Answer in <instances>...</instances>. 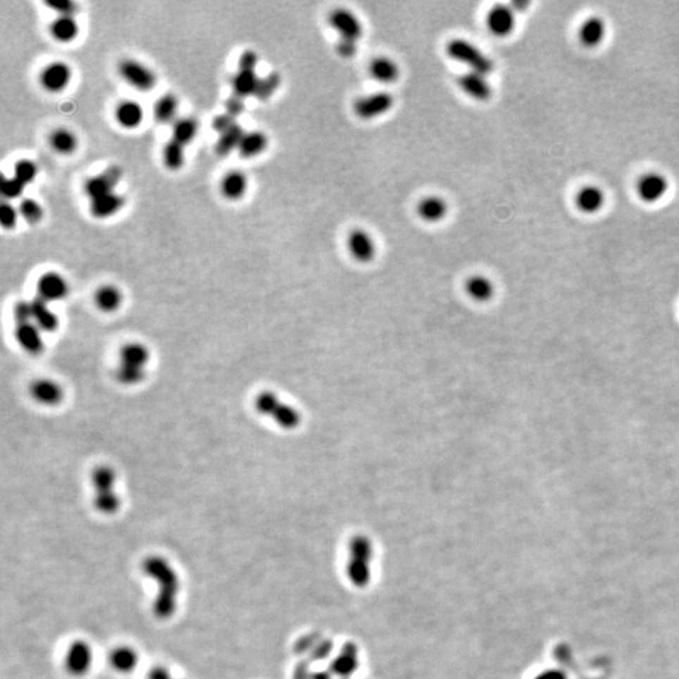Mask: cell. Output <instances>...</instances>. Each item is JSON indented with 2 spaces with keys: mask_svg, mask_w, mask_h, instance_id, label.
Returning a JSON list of instances; mask_svg holds the SVG:
<instances>
[{
  "mask_svg": "<svg viewBox=\"0 0 679 679\" xmlns=\"http://www.w3.org/2000/svg\"><path fill=\"white\" fill-rule=\"evenodd\" d=\"M37 166L30 160H19L14 166V176L24 185L33 182L37 176Z\"/></svg>",
  "mask_w": 679,
  "mask_h": 679,
  "instance_id": "41",
  "label": "cell"
},
{
  "mask_svg": "<svg viewBox=\"0 0 679 679\" xmlns=\"http://www.w3.org/2000/svg\"><path fill=\"white\" fill-rule=\"evenodd\" d=\"M30 395L39 404L54 406L62 401L65 392L57 381L41 379L30 385Z\"/></svg>",
  "mask_w": 679,
  "mask_h": 679,
  "instance_id": "19",
  "label": "cell"
},
{
  "mask_svg": "<svg viewBox=\"0 0 679 679\" xmlns=\"http://www.w3.org/2000/svg\"><path fill=\"white\" fill-rule=\"evenodd\" d=\"M173 679H177V678H175V677H174V678H173Z\"/></svg>",
  "mask_w": 679,
  "mask_h": 679,
  "instance_id": "52",
  "label": "cell"
},
{
  "mask_svg": "<svg viewBox=\"0 0 679 679\" xmlns=\"http://www.w3.org/2000/svg\"><path fill=\"white\" fill-rule=\"evenodd\" d=\"M94 488V507L101 513L112 515L120 509V497L116 493V472L108 466H101L92 473Z\"/></svg>",
  "mask_w": 679,
  "mask_h": 679,
  "instance_id": "4",
  "label": "cell"
},
{
  "mask_svg": "<svg viewBox=\"0 0 679 679\" xmlns=\"http://www.w3.org/2000/svg\"><path fill=\"white\" fill-rule=\"evenodd\" d=\"M257 62L258 57L256 52H253V51H246V52L240 56L238 70H256Z\"/></svg>",
  "mask_w": 679,
  "mask_h": 679,
  "instance_id": "50",
  "label": "cell"
},
{
  "mask_svg": "<svg viewBox=\"0 0 679 679\" xmlns=\"http://www.w3.org/2000/svg\"><path fill=\"white\" fill-rule=\"evenodd\" d=\"M70 80V70L65 63H52L42 72V86L49 92H59L68 85Z\"/></svg>",
  "mask_w": 679,
  "mask_h": 679,
  "instance_id": "22",
  "label": "cell"
},
{
  "mask_svg": "<svg viewBox=\"0 0 679 679\" xmlns=\"http://www.w3.org/2000/svg\"><path fill=\"white\" fill-rule=\"evenodd\" d=\"M445 51L451 59L467 66L469 70H473L480 75L487 76L494 68L492 59L467 39H463V38L451 39L447 44Z\"/></svg>",
  "mask_w": 679,
  "mask_h": 679,
  "instance_id": "5",
  "label": "cell"
},
{
  "mask_svg": "<svg viewBox=\"0 0 679 679\" xmlns=\"http://www.w3.org/2000/svg\"><path fill=\"white\" fill-rule=\"evenodd\" d=\"M37 292L39 299L51 304L65 299L68 294V285L62 275L49 272L39 278L37 285Z\"/></svg>",
  "mask_w": 679,
  "mask_h": 679,
  "instance_id": "16",
  "label": "cell"
},
{
  "mask_svg": "<svg viewBox=\"0 0 679 679\" xmlns=\"http://www.w3.org/2000/svg\"><path fill=\"white\" fill-rule=\"evenodd\" d=\"M235 123H235V118L225 112V113L219 115L213 120V129L216 130L219 134H222L224 131L233 127Z\"/></svg>",
  "mask_w": 679,
  "mask_h": 679,
  "instance_id": "49",
  "label": "cell"
},
{
  "mask_svg": "<svg viewBox=\"0 0 679 679\" xmlns=\"http://www.w3.org/2000/svg\"><path fill=\"white\" fill-rule=\"evenodd\" d=\"M370 76L380 83H394L400 76L397 62L389 57H376L369 65Z\"/></svg>",
  "mask_w": 679,
  "mask_h": 679,
  "instance_id": "26",
  "label": "cell"
},
{
  "mask_svg": "<svg viewBox=\"0 0 679 679\" xmlns=\"http://www.w3.org/2000/svg\"><path fill=\"white\" fill-rule=\"evenodd\" d=\"M606 35V24L600 17L585 19L579 28V41L584 47L595 48L603 43Z\"/></svg>",
  "mask_w": 679,
  "mask_h": 679,
  "instance_id": "21",
  "label": "cell"
},
{
  "mask_svg": "<svg viewBox=\"0 0 679 679\" xmlns=\"http://www.w3.org/2000/svg\"><path fill=\"white\" fill-rule=\"evenodd\" d=\"M144 573L158 583V597L154 604L155 613L160 618H168L176 608V597L179 592V576L164 557H147L142 565Z\"/></svg>",
  "mask_w": 679,
  "mask_h": 679,
  "instance_id": "1",
  "label": "cell"
},
{
  "mask_svg": "<svg viewBox=\"0 0 679 679\" xmlns=\"http://www.w3.org/2000/svg\"><path fill=\"white\" fill-rule=\"evenodd\" d=\"M532 679H568V675L560 668H547L536 674Z\"/></svg>",
  "mask_w": 679,
  "mask_h": 679,
  "instance_id": "51",
  "label": "cell"
},
{
  "mask_svg": "<svg viewBox=\"0 0 679 679\" xmlns=\"http://www.w3.org/2000/svg\"><path fill=\"white\" fill-rule=\"evenodd\" d=\"M164 163L168 169H180L184 164V145L171 139L164 149Z\"/></svg>",
  "mask_w": 679,
  "mask_h": 679,
  "instance_id": "40",
  "label": "cell"
},
{
  "mask_svg": "<svg viewBox=\"0 0 679 679\" xmlns=\"http://www.w3.org/2000/svg\"><path fill=\"white\" fill-rule=\"evenodd\" d=\"M256 408L262 416H270L283 429H294L301 423V414L291 405L280 400L273 392H262L256 399Z\"/></svg>",
  "mask_w": 679,
  "mask_h": 679,
  "instance_id": "6",
  "label": "cell"
},
{
  "mask_svg": "<svg viewBox=\"0 0 679 679\" xmlns=\"http://www.w3.org/2000/svg\"><path fill=\"white\" fill-rule=\"evenodd\" d=\"M280 85H281V76L277 72H272L263 78H259L256 92L253 96L259 101H267L275 94Z\"/></svg>",
  "mask_w": 679,
  "mask_h": 679,
  "instance_id": "38",
  "label": "cell"
},
{
  "mask_svg": "<svg viewBox=\"0 0 679 679\" xmlns=\"http://www.w3.org/2000/svg\"><path fill=\"white\" fill-rule=\"evenodd\" d=\"M220 187H222L223 195L225 198L230 200L239 199L246 193V175L239 171H232L224 176Z\"/></svg>",
  "mask_w": 679,
  "mask_h": 679,
  "instance_id": "31",
  "label": "cell"
},
{
  "mask_svg": "<svg viewBox=\"0 0 679 679\" xmlns=\"http://www.w3.org/2000/svg\"><path fill=\"white\" fill-rule=\"evenodd\" d=\"M416 213L424 222L438 223L447 216L448 204L440 197L429 195L416 205Z\"/></svg>",
  "mask_w": 679,
  "mask_h": 679,
  "instance_id": "25",
  "label": "cell"
},
{
  "mask_svg": "<svg viewBox=\"0 0 679 679\" xmlns=\"http://www.w3.org/2000/svg\"><path fill=\"white\" fill-rule=\"evenodd\" d=\"M669 182L661 173H647L639 177L637 193L639 198L648 204H654L667 194Z\"/></svg>",
  "mask_w": 679,
  "mask_h": 679,
  "instance_id": "11",
  "label": "cell"
},
{
  "mask_svg": "<svg viewBox=\"0 0 679 679\" xmlns=\"http://www.w3.org/2000/svg\"><path fill=\"white\" fill-rule=\"evenodd\" d=\"M96 305L104 312L118 310L123 304V294L115 286H104L96 293Z\"/></svg>",
  "mask_w": 679,
  "mask_h": 679,
  "instance_id": "33",
  "label": "cell"
},
{
  "mask_svg": "<svg viewBox=\"0 0 679 679\" xmlns=\"http://www.w3.org/2000/svg\"><path fill=\"white\" fill-rule=\"evenodd\" d=\"M108 664L118 674H130L135 671L139 662V652L129 644H120L112 648L108 653Z\"/></svg>",
  "mask_w": 679,
  "mask_h": 679,
  "instance_id": "15",
  "label": "cell"
},
{
  "mask_svg": "<svg viewBox=\"0 0 679 679\" xmlns=\"http://www.w3.org/2000/svg\"><path fill=\"white\" fill-rule=\"evenodd\" d=\"M123 177V170L116 165L110 166L101 173L100 175L94 176L86 182V193L91 200L102 197L105 194L113 193L118 182Z\"/></svg>",
  "mask_w": 679,
  "mask_h": 679,
  "instance_id": "14",
  "label": "cell"
},
{
  "mask_svg": "<svg viewBox=\"0 0 679 679\" xmlns=\"http://www.w3.org/2000/svg\"><path fill=\"white\" fill-rule=\"evenodd\" d=\"M576 206L586 214H594L603 208L605 204V193L602 187L597 185H586L581 187L576 194Z\"/></svg>",
  "mask_w": 679,
  "mask_h": 679,
  "instance_id": "24",
  "label": "cell"
},
{
  "mask_svg": "<svg viewBox=\"0 0 679 679\" xmlns=\"http://www.w3.org/2000/svg\"><path fill=\"white\" fill-rule=\"evenodd\" d=\"M466 291L468 293L471 299L485 302L488 301L493 296L494 287L492 282L490 281L485 275H472L467 280L466 283Z\"/></svg>",
  "mask_w": 679,
  "mask_h": 679,
  "instance_id": "29",
  "label": "cell"
},
{
  "mask_svg": "<svg viewBox=\"0 0 679 679\" xmlns=\"http://www.w3.org/2000/svg\"><path fill=\"white\" fill-rule=\"evenodd\" d=\"M32 305V317L33 323L41 330L42 332H53L58 328V317L49 309V304L35 297L30 301Z\"/></svg>",
  "mask_w": 679,
  "mask_h": 679,
  "instance_id": "23",
  "label": "cell"
},
{
  "mask_svg": "<svg viewBox=\"0 0 679 679\" xmlns=\"http://www.w3.org/2000/svg\"><path fill=\"white\" fill-rule=\"evenodd\" d=\"M177 111V100L174 94H165L155 105V118L158 123L173 121Z\"/></svg>",
  "mask_w": 679,
  "mask_h": 679,
  "instance_id": "37",
  "label": "cell"
},
{
  "mask_svg": "<svg viewBox=\"0 0 679 679\" xmlns=\"http://www.w3.org/2000/svg\"><path fill=\"white\" fill-rule=\"evenodd\" d=\"M347 248L352 257L360 263H369L376 254V244L373 237L363 229L356 228L347 237Z\"/></svg>",
  "mask_w": 679,
  "mask_h": 679,
  "instance_id": "13",
  "label": "cell"
},
{
  "mask_svg": "<svg viewBox=\"0 0 679 679\" xmlns=\"http://www.w3.org/2000/svg\"><path fill=\"white\" fill-rule=\"evenodd\" d=\"M267 144H268V139H267V136L264 135L263 132L252 131V132L244 134L238 150H239L240 155L244 156V158H254L259 154L263 153L264 149L267 147Z\"/></svg>",
  "mask_w": 679,
  "mask_h": 679,
  "instance_id": "30",
  "label": "cell"
},
{
  "mask_svg": "<svg viewBox=\"0 0 679 679\" xmlns=\"http://www.w3.org/2000/svg\"><path fill=\"white\" fill-rule=\"evenodd\" d=\"M458 85L464 94L480 102L490 100L492 96V87L487 81L486 76L473 70L459 76Z\"/></svg>",
  "mask_w": 679,
  "mask_h": 679,
  "instance_id": "17",
  "label": "cell"
},
{
  "mask_svg": "<svg viewBox=\"0 0 679 679\" xmlns=\"http://www.w3.org/2000/svg\"><path fill=\"white\" fill-rule=\"evenodd\" d=\"M244 108H246V104H244V99L240 97L238 94H233L230 96L228 100H227V104H225V111L230 116L237 118L239 115H242L244 112Z\"/></svg>",
  "mask_w": 679,
  "mask_h": 679,
  "instance_id": "46",
  "label": "cell"
},
{
  "mask_svg": "<svg viewBox=\"0 0 679 679\" xmlns=\"http://www.w3.org/2000/svg\"><path fill=\"white\" fill-rule=\"evenodd\" d=\"M51 145L59 154H70L76 149L77 140L68 130H57L51 136Z\"/></svg>",
  "mask_w": 679,
  "mask_h": 679,
  "instance_id": "39",
  "label": "cell"
},
{
  "mask_svg": "<svg viewBox=\"0 0 679 679\" xmlns=\"http://www.w3.org/2000/svg\"><path fill=\"white\" fill-rule=\"evenodd\" d=\"M19 213L30 224L39 222L43 217L41 205L33 199L22 200V203L19 205Z\"/></svg>",
  "mask_w": 679,
  "mask_h": 679,
  "instance_id": "42",
  "label": "cell"
},
{
  "mask_svg": "<svg viewBox=\"0 0 679 679\" xmlns=\"http://www.w3.org/2000/svg\"><path fill=\"white\" fill-rule=\"evenodd\" d=\"M258 78L256 70H238L233 78V89L235 94L240 97H247L249 94H254L257 88Z\"/></svg>",
  "mask_w": 679,
  "mask_h": 679,
  "instance_id": "34",
  "label": "cell"
},
{
  "mask_svg": "<svg viewBox=\"0 0 679 679\" xmlns=\"http://www.w3.org/2000/svg\"><path fill=\"white\" fill-rule=\"evenodd\" d=\"M334 649V643L330 642V640H323L320 643H317L313 649L311 650V654H312V659L313 661H323V659H326L330 653Z\"/></svg>",
  "mask_w": 679,
  "mask_h": 679,
  "instance_id": "47",
  "label": "cell"
},
{
  "mask_svg": "<svg viewBox=\"0 0 679 679\" xmlns=\"http://www.w3.org/2000/svg\"><path fill=\"white\" fill-rule=\"evenodd\" d=\"M336 51L344 58H351L357 52V42L340 38L336 44Z\"/></svg>",
  "mask_w": 679,
  "mask_h": 679,
  "instance_id": "48",
  "label": "cell"
},
{
  "mask_svg": "<svg viewBox=\"0 0 679 679\" xmlns=\"http://www.w3.org/2000/svg\"><path fill=\"white\" fill-rule=\"evenodd\" d=\"M94 653L92 645L85 639H75L67 645L63 654V668L70 677L82 678L89 673L94 666Z\"/></svg>",
  "mask_w": 679,
  "mask_h": 679,
  "instance_id": "7",
  "label": "cell"
},
{
  "mask_svg": "<svg viewBox=\"0 0 679 679\" xmlns=\"http://www.w3.org/2000/svg\"><path fill=\"white\" fill-rule=\"evenodd\" d=\"M51 9L59 14V17H73L76 13L77 4L70 0H58V1H46Z\"/></svg>",
  "mask_w": 679,
  "mask_h": 679,
  "instance_id": "45",
  "label": "cell"
},
{
  "mask_svg": "<svg viewBox=\"0 0 679 679\" xmlns=\"http://www.w3.org/2000/svg\"><path fill=\"white\" fill-rule=\"evenodd\" d=\"M123 198L118 194L110 193L105 194L102 197H99L96 199L91 200V213L96 218L111 217L116 214L123 206Z\"/></svg>",
  "mask_w": 679,
  "mask_h": 679,
  "instance_id": "27",
  "label": "cell"
},
{
  "mask_svg": "<svg viewBox=\"0 0 679 679\" xmlns=\"http://www.w3.org/2000/svg\"><path fill=\"white\" fill-rule=\"evenodd\" d=\"M359 668V650L355 643H346L337 656L331 662L330 669L331 673L339 675L342 679H347L356 672Z\"/></svg>",
  "mask_w": 679,
  "mask_h": 679,
  "instance_id": "18",
  "label": "cell"
},
{
  "mask_svg": "<svg viewBox=\"0 0 679 679\" xmlns=\"http://www.w3.org/2000/svg\"><path fill=\"white\" fill-rule=\"evenodd\" d=\"M51 33L58 42H70L76 38L78 25L73 17H58L52 25Z\"/></svg>",
  "mask_w": 679,
  "mask_h": 679,
  "instance_id": "35",
  "label": "cell"
},
{
  "mask_svg": "<svg viewBox=\"0 0 679 679\" xmlns=\"http://www.w3.org/2000/svg\"><path fill=\"white\" fill-rule=\"evenodd\" d=\"M150 359L149 349L140 342H130L120 351L116 379L123 385H137L145 379L147 365Z\"/></svg>",
  "mask_w": 679,
  "mask_h": 679,
  "instance_id": "3",
  "label": "cell"
},
{
  "mask_svg": "<svg viewBox=\"0 0 679 679\" xmlns=\"http://www.w3.org/2000/svg\"><path fill=\"white\" fill-rule=\"evenodd\" d=\"M244 131L240 127L238 123H235L233 127L219 134V139L216 145V151L220 156H225L232 153L235 149H239L240 142L244 136Z\"/></svg>",
  "mask_w": 679,
  "mask_h": 679,
  "instance_id": "32",
  "label": "cell"
},
{
  "mask_svg": "<svg viewBox=\"0 0 679 679\" xmlns=\"http://www.w3.org/2000/svg\"><path fill=\"white\" fill-rule=\"evenodd\" d=\"M144 111L141 106L132 101H125L120 104L116 110V118L118 123L126 129H134L142 123Z\"/></svg>",
  "mask_w": 679,
  "mask_h": 679,
  "instance_id": "28",
  "label": "cell"
},
{
  "mask_svg": "<svg viewBox=\"0 0 679 679\" xmlns=\"http://www.w3.org/2000/svg\"><path fill=\"white\" fill-rule=\"evenodd\" d=\"M39 328L33 323H18L15 328V339L24 351L38 355L44 349V342Z\"/></svg>",
  "mask_w": 679,
  "mask_h": 679,
  "instance_id": "20",
  "label": "cell"
},
{
  "mask_svg": "<svg viewBox=\"0 0 679 679\" xmlns=\"http://www.w3.org/2000/svg\"><path fill=\"white\" fill-rule=\"evenodd\" d=\"M198 132V123L194 118H184L177 120L173 127V140L187 145L193 140Z\"/></svg>",
  "mask_w": 679,
  "mask_h": 679,
  "instance_id": "36",
  "label": "cell"
},
{
  "mask_svg": "<svg viewBox=\"0 0 679 679\" xmlns=\"http://www.w3.org/2000/svg\"><path fill=\"white\" fill-rule=\"evenodd\" d=\"M118 72L126 82L142 92L150 91L156 83L153 72L132 59L123 61L118 66Z\"/></svg>",
  "mask_w": 679,
  "mask_h": 679,
  "instance_id": "10",
  "label": "cell"
},
{
  "mask_svg": "<svg viewBox=\"0 0 679 679\" xmlns=\"http://www.w3.org/2000/svg\"><path fill=\"white\" fill-rule=\"evenodd\" d=\"M486 24L488 30L496 37H507L516 27V12L513 8L504 4H497L490 9L487 14Z\"/></svg>",
  "mask_w": 679,
  "mask_h": 679,
  "instance_id": "12",
  "label": "cell"
},
{
  "mask_svg": "<svg viewBox=\"0 0 679 679\" xmlns=\"http://www.w3.org/2000/svg\"><path fill=\"white\" fill-rule=\"evenodd\" d=\"M18 214L11 203L4 201L0 208V224L4 229H12L17 224Z\"/></svg>",
  "mask_w": 679,
  "mask_h": 679,
  "instance_id": "44",
  "label": "cell"
},
{
  "mask_svg": "<svg viewBox=\"0 0 679 679\" xmlns=\"http://www.w3.org/2000/svg\"><path fill=\"white\" fill-rule=\"evenodd\" d=\"M24 187H25V185L23 182H19L15 176H13V177L3 176L1 184H0L1 194L8 200L19 198L23 194Z\"/></svg>",
  "mask_w": 679,
  "mask_h": 679,
  "instance_id": "43",
  "label": "cell"
},
{
  "mask_svg": "<svg viewBox=\"0 0 679 679\" xmlns=\"http://www.w3.org/2000/svg\"><path fill=\"white\" fill-rule=\"evenodd\" d=\"M349 557L346 562V576L352 585L363 589L371 581V561L374 559V544L365 535H356L349 542Z\"/></svg>",
  "mask_w": 679,
  "mask_h": 679,
  "instance_id": "2",
  "label": "cell"
},
{
  "mask_svg": "<svg viewBox=\"0 0 679 679\" xmlns=\"http://www.w3.org/2000/svg\"><path fill=\"white\" fill-rule=\"evenodd\" d=\"M394 106V97L389 92H376V94L363 96L355 101L354 112L363 120H371L387 113Z\"/></svg>",
  "mask_w": 679,
  "mask_h": 679,
  "instance_id": "9",
  "label": "cell"
},
{
  "mask_svg": "<svg viewBox=\"0 0 679 679\" xmlns=\"http://www.w3.org/2000/svg\"><path fill=\"white\" fill-rule=\"evenodd\" d=\"M328 24L334 28L340 38L357 42L363 35V24L360 19L345 8H337L328 14Z\"/></svg>",
  "mask_w": 679,
  "mask_h": 679,
  "instance_id": "8",
  "label": "cell"
}]
</instances>
